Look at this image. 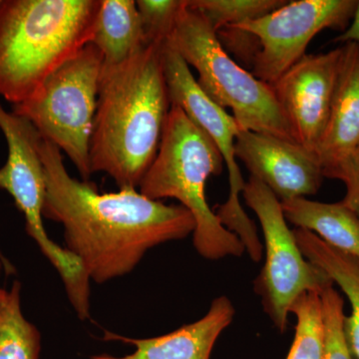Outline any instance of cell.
<instances>
[{
  "instance_id": "obj_1",
  "label": "cell",
  "mask_w": 359,
  "mask_h": 359,
  "mask_svg": "<svg viewBox=\"0 0 359 359\" xmlns=\"http://www.w3.org/2000/svg\"><path fill=\"white\" fill-rule=\"evenodd\" d=\"M39 153L46 180L43 217L62 224L66 250L90 280L121 278L149 250L195 231V219L183 205L149 199L135 188L100 194L91 182L70 176L54 144L42 139Z\"/></svg>"
},
{
  "instance_id": "obj_2",
  "label": "cell",
  "mask_w": 359,
  "mask_h": 359,
  "mask_svg": "<svg viewBox=\"0 0 359 359\" xmlns=\"http://www.w3.org/2000/svg\"><path fill=\"white\" fill-rule=\"evenodd\" d=\"M170 109L162 44L103 67L90 144L92 173L109 175L120 189L139 187L157 156Z\"/></svg>"
},
{
  "instance_id": "obj_3",
  "label": "cell",
  "mask_w": 359,
  "mask_h": 359,
  "mask_svg": "<svg viewBox=\"0 0 359 359\" xmlns=\"http://www.w3.org/2000/svg\"><path fill=\"white\" fill-rule=\"evenodd\" d=\"M101 0H6L0 4V95L25 102L91 43Z\"/></svg>"
},
{
  "instance_id": "obj_4",
  "label": "cell",
  "mask_w": 359,
  "mask_h": 359,
  "mask_svg": "<svg viewBox=\"0 0 359 359\" xmlns=\"http://www.w3.org/2000/svg\"><path fill=\"white\" fill-rule=\"evenodd\" d=\"M223 164L211 138L181 108L171 105L157 156L139 185L149 199L173 198L192 214L194 247L209 261L245 252L242 241L221 223L205 198L208 180L221 174Z\"/></svg>"
},
{
  "instance_id": "obj_5",
  "label": "cell",
  "mask_w": 359,
  "mask_h": 359,
  "mask_svg": "<svg viewBox=\"0 0 359 359\" xmlns=\"http://www.w3.org/2000/svg\"><path fill=\"white\" fill-rule=\"evenodd\" d=\"M168 41L189 67L197 71L198 84L207 96L223 109L233 111L241 130L294 141L273 86L257 79L231 57L209 21L189 7L188 0Z\"/></svg>"
},
{
  "instance_id": "obj_6",
  "label": "cell",
  "mask_w": 359,
  "mask_h": 359,
  "mask_svg": "<svg viewBox=\"0 0 359 359\" xmlns=\"http://www.w3.org/2000/svg\"><path fill=\"white\" fill-rule=\"evenodd\" d=\"M102 69V54L88 43L13 109L32 123L42 139L63 151L84 181L93 174L90 144Z\"/></svg>"
},
{
  "instance_id": "obj_7",
  "label": "cell",
  "mask_w": 359,
  "mask_h": 359,
  "mask_svg": "<svg viewBox=\"0 0 359 359\" xmlns=\"http://www.w3.org/2000/svg\"><path fill=\"white\" fill-rule=\"evenodd\" d=\"M0 130L6 139L8 157L0 168V189L13 198L25 219L26 231L62 278L66 294L81 320L90 316V278L81 262L69 250L54 243L45 231L42 217L46 195L42 140L34 126L0 103Z\"/></svg>"
},
{
  "instance_id": "obj_8",
  "label": "cell",
  "mask_w": 359,
  "mask_h": 359,
  "mask_svg": "<svg viewBox=\"0 0 359 359\" xmlns=\"http://www.w3.org/2000/svg\"><path fill=\"white\" fill-rule=\"evenodd\" d=\"M242 196L264 233L266 261L255 280V292L261 297L264 313L283 332L289 325L290 309L302 294H320L334 283L302 255L294 230L287 226L282 203L268 187L250 176Z\"/></svg>"
},
{
  "instance_id": "obj_9",
  "label": "cell",
  "mask_w": 359,
  "mask_h": 359,
  "mask_svg": "<svg viewBox=\"0 0 359 359\" xmlns=\"http://www.w3.org/2000/svg\"><path fill=\"white\" fill-rule=\"evenodd\" d=\"M162 63L171 105L181 108L189 119L211 138L228 169L230 195L215 212L221 223L242 241L252 262L259 263L263 257L264 245L254 222L240 202L245 184L235 152L240 127L233 116L203 91L190 67L170 41L162 44Z\"/></svg>"
},
{
  "instance_id": "obj_10",
  "label": "cell",
  "mask_w": 359,
  "mask_h": 359,
  "mask_svg": "<svg viewBox=\"0 0 359 359\" xmlns=\"http://www.w3.org/2000/svg\"><path fill=\"white\" fill-rule=\"evenodd\" d=\"M358 4V0H295L259 20L235 25L259 41L252 75L273 86L306 55V48L318 33L325 29L344 32Z\"/></svg>"
},
{
  "instance_id": "obj_11",
  "label": "cell",
  "mask_w": 359,
  "mask_h": 359,
  "mask_svg": "<svg viewBox=\"0 0 359 359\" xmlns=\"http://www.w3.org/2000/svg\"><path fill=\"white\" fill-rule=\"evenodd\" d=\"M341 58L342 46L306 54L273 85L294 141L316 154L330 119Z\"/></svg>"
},
{
  "instance_id": "obj_12",
  "label": "cell",
  "mask_w": 359,
  "mask_h": 359,
  "mask_svg": "<svg viewBox=\"0 0 359 359\" xmlns=\"http://www.w3.org/2000/svg\"><path fill=\"white\" fill-rule=\"evenodd\" d=\"M235 152L250 176L268 187L280 202L314 195L325 179L316 153L294 141L240 130Z\"/></svg>"
},
{
  "instance_id": "obj_13",
  "label": "cell",
  "mask_w": 359,
  "mask_h": 359,
  "mask_svg": "<svg viewBox=\"0 0 359 359\" xmlns=\"http://www.w3.org/2000/svg\"><path fill=\"white\" fill-rule=\"evenodd\" d=\"M235 313L231 299L221 295L212 302L202 318L167 334L151 339H130L105 332L104 339L120 340L136 347V351L122 358L100 354L91 359H211L217 340L230 327Z\"/></svg>"
},
{
  "instance_id": "obj_14",
  "label": "cell",
  "mask_w": 359,
  "mask_h": 359,
  "mask_svg": "<svg viewBox=\"0 0 359 359\" xmlns=\"http://www.w3.org/2000/svg\"><path fill=\"white\" fill-rule=\"evenodd\" d=\"M358 145L359 47L354 43H346L342 45L341 65L330 119L316 149L323 175Z\"/></svg>"
},
{
  "instance_id": "obj_15",
  "label": "cell",
  "mask_w": 359,
  "mask_h": 359,
  "mask_svg": "<svg viewBox=\"0 0 359 359\" xmlns=\"http://www.w3.org/2000/svg\"><path fill=\"white\" fill-rule=\"evenodd\" d=\"M294 233L302 255L323 269L348 299L351 311L344 316L342 328L351 358L359 359V259L334 249L304 229L295 228Z\"/></svg>"
},
{
  "instance_id": "obj_16",
  "label": "cell",
  "mask_w": 359,
  "mask_h": 359,
  "mask_svg": "<svg viewBox=\"0 0 359 359\" xmlns=\"http://www.w3.org/2000/svg\"><path fill=\"white\" fill-rule=\"evenodd\" d=\"M280 203L290 223L311 231L334 249L359 259V219L346 205L308 198Z\"/></svg>"
},
{
  "instance_id": "obj_17",
  "label": "cell",
  "mask_w": 359,
  "mask_h": 359,
  "mask_svg": "<svg viewBox=\"0 0 359 359\" xmlns=\"http://www.w3.org/2000/svg\"><path fill=\"white\" fill-rule=\"evenodd\" d=\"M91 43L103 56V67L122 65L148 46L134 0H101Z\"/></svg>"
},
{
  "instance_id": "obj_18",
  "label": "cell",
  "mask_w": 359,
  "mask_h": 359,
  "mask_svg": "<svg viewBox=\"0 0 359 359\" xmlns=\"http://www.w3.org/2000/svg\"><path fill=\"white\" fill-rule=\"evenodd\" d=\"M20 292L16 280L0 304V359H39L41 337L23 316Z\"/></svg>"
},
{
  "instance_id": "obj_19",
  "label": "cell",
  "mask_w": 359,
  "mask_h": 359,
  "mask_svg": "<svg viewBox=\"0 0 359 359\" xmlns=\"http://www.w3.org/2000/svg\"><path fill=\"white\" fill-rule=\"evenodd\" d=\"M297 318L294 341L285 359H325V327L320 295L304 292L290 309Z\"/></svg>"
},
{
  "instance_id": "obj_20",
  "label": "cell",
  "mask_w": 359,
  "mask_h": 359,
  "mask_svg": "<svg viewBox=\"0 0 359 359\" xmlns=\"http://www.w3.org/2000/svg\"><path fill=\"white\" fill-rule=\"evenodd\" d=\"M287 0H188V6L199 11L215 32L259 20L287 4Z\"/></svg>"
},
{
  "instance_id": "obj_21",
  "label": "cell",
  "mask_w": 359,
  "mask_h": 359,
  "mask_svg": "<svg viewBox=\"0 0 359 359\" xmlns=\"http://www.w3.org/2000/svg\"><path fill=\"white\" fill-rule=\"evenodd\" d=\"M136 4L146 44L161 45L173 35L187 0H138Z\"/></svg>"
},
{
  "instance_id": "obj_22",
  "label": "cell",
  "mask_w": 359,
  "mask_h": 359,
  "mask_svg": "<svg viewBox=\"0 0 359 359\" xmlns=\"http://www.w3.org/2000/svg\"><path fill=\"white\" fill-rule=\"evenodd\" d=\"M323 320L325 327V359H353L344 335V302L332 287L321 292Z\"/></svg>"
},
{
  "instance_id": "obj_23",
  "label": "cell",
  "mask_w": 359,
  "mask_h": 359,
  "mask_svg": "<svg viewBox=\"0 0 359 359\" xmlns=\"http://www.w3.org/2000/svg\"><path fill=\"white\" fill-rule=\"evenodd\" d=\"M325 177L344 184L346 191L341 203L359 219V145L344 160L327 170Z\"/></svg>"
},
{
  "instance_id": "obj_24",
  "label": "cell",
  "mask_w": 359,
  "mask_h": 359,
  "mask_svg": "<svg viewBox=\"0 0 359 359\" xmlns=\"http://www.w3.org/2000/svg\"><path fill=\"white\" fill-rule=\"evenodd\" d=\"M219 42L226 52L231 51L244 65L252 68L255 58L259 51V43L256 36L235 26H228L217 32Z\"/></svg>"
},
{
  "instance_id": "obj_25",
  "label": "cell",
  "mask_w": 359,
  "mask_h": 359,
  "mask_svg": "<svg viewBox=\"0 0 359 359\" xmlns=\"http://www.w3.org/2000/svg\"><path fill=\"white\" fill-rule=\"evenodd\" d=\"M335 43H354L359 47V0L358 7L351 25L344 30V33L334 39Z\"/></svg>"
},
{
  "instance_id": "obj_26",
  "label": "cell",
  "mask_w": 359,
  "mask_h": 359,
  "mask_svg": "<svg viewBox=\"0 0 359 359\" xmlns=\"http://www.w3.org/2000/svg\"><path fill=\"white\" fill-rule=\"evenodd\" d=\"M2 269H6V273H11V271H13V266H11V264H9V262L7 261L6 257L2 256L1 254H0V273H1ZM7 294V290L1 289L0 287V304H1L2 301H4V297H6V295Z\"/></svg>"
},
{
  "instance_id": "obj_27",
  "label": "cell",
  "mask_w": 359,
  "mask_h": 359,
  "mask_svg": "<svg viewBox=\"0 0 359 359\" xmlns=\"http://www.w3.org/2000/svg\"><path fill=\"white\" fill-rule=\"evenodd\" d=\"M0 4H1V1H0Z\"/></svg>"
}]
</instances>
